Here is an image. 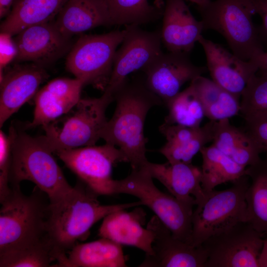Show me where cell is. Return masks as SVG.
Segmentation results:
<instances>
[{
	"label": "cell",
	"instance_id": "cell-1",
	"mask_svg": "<svg viewBox=\"0 0 267 267\" xmlns=\"http://www.w3.org/2000/svg\"><path fill=\"white\" fill-rule=\"evenodd\" d=\"M116 105L111 118L103 129L100 138L118 147L132 169L146 165L144 125L150 109L163 105L160 99L146 87L143 78H128L113 96Z\"/></svg>",
	"mask_w": 267,
	"mask_h": 267
},
{
	"label": "cell",
	"instance_id": "cell-2",
	"mask_svg": "<svg viewBox=\"0 0 267 267\" xmlns=\"http://www.w3.org/2000/svg\"><path fill=\"white\" fill-rule=\"evenodd\" d=\"M98 196L80 180L66 198L50 204L47 236L56 258L54 267H59L79 241L87 238L91 227L96 222L113 212L143 205L139 200L103 205L98 200Z\"/></svg>",
	"mask_w": 267,
	"mask_h": 267
},
{
	"label": "cell",
	"instance_id": "cell-3",
	"mask_svg": "<svg viewBox=\"0 0 267 267\" xmlns=\"http://www.w3.org/2000/svg\"><path fill=\"white\" fill-rule=\"evenodd\" d=\"M25 129L14 125L9 130L11 143L9 183L20 186L24 180L34 183L49 199L50 204L66 198L74 190L53 157V153L40 136L28 134Z\"/></svg>",
	"mask_w": 267,
	"mask_h": 267
},
{
	"label": "cell",
	"instance_id": "cell-4",
	"mask_svg": "<svg viewBox=\"0 0 267 267\" xmlns=\"http://www.w3.org/2000/svg\"><path fill=\"white\" fill-rule=\"evenodd\" d=\"M11 188L10 193L0 202V252L48 238L50 201L47 195L37 186L28 195L22 192L20 186Z\"/></svg>",
	"mask_w": 267,
	"mask_h": 267
},
{
	"label": "cell",
	"instance_id": "cell-5",
	"mask_svg": "<svg viewBox=\"0 0 267 267\" xmlns=\"http://www.w3.org/2000/svg\"><path fill=\"white\" fill-rule=\"evenodd\" d=\"M198 9L204 30L220 34L237 57L249 61L265 51L250 0H216Z\"/></svg>",
	"mask_w": 267,
	"mask_h": 267
},
{
	"label": "cell",
	"instance_id": "cell-6",
	"mask_svg": "<svg viewBox=\"0 0 267 267\" xmlns=\"http://www.w3.org/2000/svg\"><path fill=\"white\" fill-rule=\"evenodd\" d=\"M113 101L103 94L98 98H81L68 113L42 127L39 136L53 153L95 145L107 120L106 111Z\"/></svg>",
	"mask_w": 267,
	"mask_h": 267
},
{
	"label": "cell",
	"instance_id": "cell-7",
	"mask_svg": "<svg viewBox=\"0 0 267 267\" xmlns=\"http://www.w3.org/2000/svg\"><path fill=\"white\" fill-rule=\"evenodd\" d=\"M121 193L137 197L155 214L174 237L191 245L193 205L158 188L146 165L132 169L124 178L114 179L113 194Z\"/></svg>",
	"mask_w": 267,
	"mask_h": 267
},
{
	"label": "cell",
	"instance_id": "cell-8",
	"mask_svg": "<svg viewBox=\"0 0 267 267\" xmlns=\"http://www.w3.org/2000/svg\"><path fill=\"white\" fill-rule=\"evenodd\" d=\"M232 183L226 189L206 192L196 205L192 216L191 245L201 246L211 236L247 222L245 194L250 184L249 177L244 175Z\"/></svg>",
	"mask_w": 267,
	"mask_h": 267
},
{
	"label": "cell",
	"instance_id": "cell-9",
	"mask_svg": "<svg viewBox=\"0 0 267 267\" xmlns=\"http://www.w3.org/2000/svg\"><path fill=\"white\" fill-rule=\"evenodd\" d=\"M125 28L103 34L84 35L72 46L65 62L66 69L85 85L104 91L110 78L118 46Z\"/></svg>",
	"mask_w": 267,
	"mask_h": 267
},
{
	"label": "cell",
	"instance_id": "cell-10",
	"mask_svg": "<svg viewBox=\"0 0 267 267\" xmlns=\"http://www.w3.org/2000/svg\"><path fill=\"white\" fill-rule=\"evenodd\" d=\"M264 237L248 222H239L202 244L208 255L205 267H259Z\"/></svg>",
	"mask_w": 267,
	"mask_h": 267
},
{
	"label": "cell",
	"instance_id": "cell-11",
	"mask_svg": "<svg viewBox=\"0 0 267 267\" xmlns=\"http://www.w3.org/2000/svg\"><path fill=\"white\" fill-rule=\"evenodd\" d=\"M54 154L98 196L113 195V167L127 162L120 149L107 143L60 150Z\"/></svg>",
	"mask_w": 267,
	"mask_h": 267
},
{
	"label": "cell",
	"instance_id": "cell-12",
	"mask_svg": "<svg viewBox=\"0 0 267 267\" xmlns=\"http://www.w3.org/2000/svg\"><path fill=\"white\" fill-rule=\"evenodd\" d=\"M127 33L117 50L112 74L103 95L113 96L131 73L144 69L162 52L161 31H148L138 25L126 26Z\"/></svg>",
	"mask_w": 267,
	"mask_h": 267
},
{
	"label": "cell",
	"instance_id": "cell-13",
	"mask_svg": "<svg viewBox=\"0 0 267 267\" xmlns=\"http://www.w3.org/2000/svg\"><path fill=\"white\" fill-rule=\"evenodd\" d=\"M207 70V67L194 65L189 53L168 51L163 52L142 71L146 87L166 106L185 83L202 76Z\"/></svg>",
	"mask_w": 267,
	"mask_h": 267
},
{
	"label": "cell",
	"instance_id": "cell-14",
	"mask_svg": "<svg viewBox=\"0 0 267 267\" xmlns=\"http://www.w3.org/2000/svg\"><path fill=\"white\" fill-rule=\"evenodd\" d=\"M70 39L59 31L54 20L28 27L14 39L17 52L13 61H30L45 67L68 53L72 46Z\"/></svg>",
	"mask_w": 267,
	"mask_h": 267
},
{
	"label": "cell",
	"instance_id": "cell-15",
	"mask_svg": "<svg viewBox=\"0 0 267 267\" xmlns=\"http://www.w3.org/2000/svg\"><path fill=\"white\" fill-rule=\"evenodd\" d=\"M146 227L154 235L153 253L145 255L138 267H205L208 255L202 245L194 246L174 237L155 215L150 220Z\"/></svg>",
	"mask_w": 267,
	"mask_h": 267
},
{
	"label": "cell",
	"instance_id": "cell-16",
	"mask_svg": "<svg viewBox=\"0 0 267 267\" xmlns=\"http://www.w3.org/2000/svg\"><path fill=\"white\" fill-rule=\"evenodd\" d=\"M198 42L204 51L212 80L240 98L250 79L259 70L257 64L240 58L202 35Z\"/></svg>",
	"mask_w": 267,
	"mask_h": 267
},
{
	"label": "cell",
	"instance_id": "cell-17",
	"mask_svg": "<svg viewBox=\"0 0 267 267\" xmlns=\"http://www.w3.org/2000/svg\"><path fill=\"white\" fill-rule=\"evenodd\" d=\"M0 77V127L27 102L34 97L42 83L49 77L44 67L32 63H18Z\"/></svg>",
	"mask_w": 267,
	"mask_h": 267
},
{
	"label": "cell",
	"instance_id": "cell-18",
	"mask_svg": "<svg viewBox=\"0 0 267 267\" xmlns=\"http://www.w3.org/2000/svg\"><path fill=\"white\" fill-rule=\"evenodd\" d=\"M84 85L76 78H57L49 82L34 96L33 119L23 127H43L68 113L81 98Z\"/></svg>",
	"mask_w": 267,
	"mask_h": 267
},
{
	"label": "cell",
	"instance_id": "cell-19",
	"mask_svg": "<svg viewBox=\"0 0 267 267\" xmlns=\"http://www.w3.org/2000/svg\"><path fill=\"white\" fill-rule=\"evenodd\" d=\"M162 17L161 36L166 48L189 54L202 36V21L196 19L184 0H166Z\"/></svg>",
	"mask_w": 267,
	"mask_h": 267
},
{
	"label": "cell",
	"instance_id": "cell-20",
	"mask_svg": "<svg viewBox=\"0 0 267 267\" xmlns=\"http://www.w3.org/2000/svg\"><path fill=\"white\" fill-rule=\"evenodd\" d=\"M152 177L159 180L178 199L196 205L206 195L201 186V170L191 163L148 162Z\"/></svg>",
	"mask_w": 267,
	"mask_h": 267
},
{
	"label": "cell",
	"instance_id": "cell-21",
	"mask_svg": "<svg viewBox=\"0 0 267 267\" xmlns=\"http://www.w3.org/2000/svg\"><path fill=\"white\" fill-rule=\"evenodd\" d=\"M145 221V213L141 208L129 212L118 210L103 219L98 235L121 245L135 247L143 251L145 255H151L154 235L148 228L143 227Z\"/></svg>",
	"mask_w": 267,
	"mask_h": 267
},
{
	"label": "cell",
	"instance_id": "cell-22",
	"mask_svg": "<svg viewBox=\"0 0 267 267\" xmlns=\"http://www.w3.org/2000/svg\"><path fill=\"white\" fill-rule=\"evenodd\" d=\"M217 121L202 127H188L163 123L159 128L166 142L158 151L170 163H191L202 148L212 142Z\"/></svg>",
	"mask_w": 267,
	"mask_h": 267
},
{
	"label": "cell",
	"instance_id": "cell-23",
	"mask_svg": "<svg viewBox=\"0 0 267 267\" xmlns=\"http://www.w3.org/2000/svg\"><path fill=\"white\" fill-rule=\"evenodd\" d=\"M56 17V26L69 38L99 26L112 25L103 0H67Z\"/></svg>",
	"mask_w": 267,
	"mask_h": 267
},
{
	"label": "cell",
	"instance_id": "cell-24",
	"mask_svg": "<svg viewBox=\"0 0 267 267\" xmlns=\"http://www.w3.org/2000/svg\"><path fill=\"white\" fill-rule=\"evenodd\" d=\"M60 267H127L121 244L101 237L77 244L67 254Z\"/></svg>",
	"mask_w": 267,
	"mask_h": 267
},
{
	"label": "cell",
	"instance_id": "cell-25",
	"mask_svg": "<svg viewBox=\"0 0 267 267\" xmlns=\"http://www.w3.org/2000/svg\"><path fill=\"white\" fill-rule=\"evenodd\" d=\"M212 144L235 162L244 167L261 160L260 148L245 130L231 125L229 119L217 121Z\"/></svg>",
	"mask_w": 267,
	"mask_h": 267
},
{
	"label": "cell",
	"instance_id": "cell-26",
	"mask_svg": "<svg viewBox=\"0 0 267 267\" xmlns=\"http://www.w3.org/2000/svg\"><path fill=\"white\" fill-rule=\"evenodd\" d=\"M67 0H14L0 32L16 35L25 28L53 21Z\"/></svg>",
	"mask_w": 267,
	"mask_h": 267
},
{
	"label": "cell",
	"instance_id": "cell-27",
	"mask_svg": "<svg viewBox=\"0 0 267 267\" xmlns=\"http://www.w3.org/2000/svg\"><path fill=\"white\" fill-rule=\"evenodd\" d=\"M251 182L247 189V222L264 237L267 236V154L246 169Z\"/></svg>",
	"mask_w": 267,
	"mask_h": 267
},
{
	"label": "cell",
	"instance_id": "cell-28",
	"mask_svg": "<svg viewBox=\"0 0 267 267\" xmlns=\"http://www.w3.org/2000/svg\"><path fill=\"white\" fill-rule=\"evenodd\" d=\"M190 83L198 94L205 116L210 120L229 119L240 112L239 98L212 80L200 76Z\"/></svg>",
	"mask_w": 267,
	"mask_h": 267
},
{
	"label": "cell",
	"instance_id": "cell-29",
	"mask_svg": "<svg viewBox=\"0 0 267 267\" xmlns=\"http://www.w3.org/2000/svg\"><path fill=\"white\" fill-rule=\"evenodd\" d=\"M200 152L203 160L201 186L206 193L220 184L233 182L246 175V167L235 162L213 144L203 147Z\"/></svg>",
	"mask_w": 267,
	"mask_h": 267
},
{
	"label": "cell",
	"instance_id": "cell-30",
	"mask_svg": "<svg viewBox=\"0 0 267 267\" xmlns=\"http://www.w3.org/2000/svg\"><path fill=\"white\" fill-rule=\"evenodd\" d=\"M112 25L141 24L153 22L162 17L164 5L157 2L150 4L148 0H103Z\"/></svg>",
	"mask_w": 267,
	"mask_h": 267
},
{
	"label": "cell",
	"instance_id": "cell-31",
	"mask_svg": "<svg viewBox=\"0 0 267 267\" xmlns=\"http://www.w3.org/2000/svg\"><path fill=\"white\" fill-rule=\"evenodd\" d=\"M165 106L168 109V113L163 123L168 125L197 127L200 126L205 116L202 104L191 83Z\"/></svg>",
	"mask_w": 267,
	"mask_h": 267
},
{
	"label": "cell",
	"instance_id": "cell-32",
	"mask_svg": "<svg viewBox=\"0 0 267 267\" xmlns=\"http://www.w3.org/2000/svg\"><path fill=\"white\" fill-rule=\"evenodd\" d=\"M56 262L53 248L48 238L0 252V267H52V263Z\"/></svg>",
	"mask_w": 267,
	"mask_h": 267
},
{
	"label": "cell",
	"instance_id": "cell-33",
	"mask_svg": "<svg viewBox=\"0 0 267 267\" xmlns=\"http://www.w3.org/2000/svg\"><path fill=\"white\" fill-rule=\"evenodd\" d=\"M240 98V112L244 119L267 114V73L254 74Z\"/></svg>",
	"mask_w": 267,
	"mask_h": 267
},
{
	"label": "cell",
	"instance_id": "cell-34",
	"mask_svg": "<svg viewBox=\"0 0 267 267\" xmlns=\"http://www.w3.org/2000/svg\"><path fill=\"white\" fill-rule=\"evenodd\" d=\"M11 164V143L10 136L0 131V202L11 192L9 177Z\"/></svg>",
	"mask_w": 267,
	"mask_h": 267
},
{
	"label": "cell",
	"instance_id": "cell-35",
	"mask_svg": "<svg viewBox=\"0 0 267 267\" xmlns=\"http://www.w3.org/2000/svg\"><path fill=\"white\" fill-rule=\"evenodd\" d=\"M245 130L256 142L261 153L267 154V114L245 119Z\"/></svg>",
	"mask_w": 267,
	"mask_h": 267
},
{
	"label": "cell",
	"instance_id": "cell-36",
	"mask_svg": "<svg viewBox=\"0 0 267 267\" xmlns=\"http://www.w3.org/2000/svg\"><path fill=\"white\" fill-rule=\"evenodd\" d=\"M12 36L1 33L0 36V75L3 70L11 61H14L17 52V47Z\"/></svg>",
	"mask_w": 267,
	"mask_h": 267
},
{
	"label": "cell",
	"instance_id": "cell-37",
	"mask_svg": "<svg viewBox=\"0 0 267 267\" xmlns=\"http://www.w3.org/2000/svg\"><path fill=\"white\" fill-rule=\"evenodd\" d=\"M250 0L254 14H259L262 19V24L257 28L263 45H267V0Z\"/></svg>",
	"mask_w": 267,
	"mask_h": 267
},
{
	"label": "cell",
	"instance_id": "cell-38",
	"mask_svg": "<svg viewBox=\"0 0 267 267\" xmlns=\"http://www.w3.org/2000/svg\"><path fill=\"white\" fill-rule=\"evenodd\" d=\"M257 65L259 72L267 73V52L264 51L251 59Z\"/></svg>",
	"mask_w": 267,
	"mask_h": 267
},
{
	"label": "cell",
	"instance_id": "cell-39",
	"mask_svg": "<svg viewBox=\"0 0 267 267\" xmlns=\"http://www.w3.org/2000/svg\"><path fill=\"white\" fill-rule=\"evenodd\" d=\"M14 0H0V17H6L9 13Z\"/></svg>",
	"mask_w": 267,
	"mask_h": 267
},
{
	"label": "cell",
	"instance_id": "cell-40",
	"mask_svg": "<svg viewBox=\"0 0 267 267\" xmlns=\"http://www.w3.org/2000/svg\"><path fill=\"white\" fill-rule=\"evenodd\" d=\"M259 267H267V236L264 237L263 247L259 258Z\"/></svg>",
	"mask_w": 267,
	"mask_h": 267
},
{
	"label": "cell",
	"instance_id": "cell-41",
	"mask_svg": "<svg viewBox=\"0 0 267 267\" xmlns=\"http://www.w3.org/2000/svg\"><path fill=\"white\" fill-rule=\"evenodd\" d=\"M196 4L198 7H202L211 1V0H186Z\"/></svg>",
	"mask_w": 267,
	"mask_h": 267
}]
</instances>
